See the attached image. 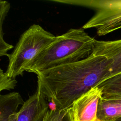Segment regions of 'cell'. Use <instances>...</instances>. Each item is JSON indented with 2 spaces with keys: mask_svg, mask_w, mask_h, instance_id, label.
Here are the masks:
<instances>
[{
  "mask_svg": "<svg viewBox=\"0 0 121 121\" xmlns=\"http://www.w3.org/2000/svg\"><path fill=\"white\" fill-rule=\"evenodd\" d=\"M110 74L108 60L93 52L79 61L38 73L37 89L53 107L67 109Z\"/></svg>",
  "mask_w": 121,
  "mask_h": 121,
  "instance_id": "cell-1",
  "label": "cell"
},
{
  "mask_svg": "<svg viewBox=\"0 0 121 121\" xmlns=\"http://www.w3.org/2000/svg\"><path fill=\"white\" fill-rule=\"evenodd\" d=\"M95 39L82 28H71L56 39L37 55L25 71L38 73L59 66L79 61L93 52Z\"/></svg>",
  "mask_w": 121,
  "mask_h": 121,
  "instance_id": "cell-2",
  "label": "cell"
},
{
  "mask_svg": "<svg viewBox=\"0 0 121 121\" xmlns=\"http://www.w3.org/2000/svg\"><path fill=\"white\" fill-rule=\"evenodd\" d=\"M56 36L37 24L31 26L20 36L13 51L8 55L7 77L22 75L27 65L56 39Z\"/></svg>",
  "mask_w": 121,
  "mask_h": 121,
  "instance_id": "cell-3",
  "label": "cell"
},
{
  "mask_svg": "<svg viewBox=\"0 0 121 121\" xmlns=\"http://www.w3.org/2000/svg\"><path fill=\"white\" fill-rule=\"evenodd\" d=\"M51 1L94 9L95 15L82 29L95 28L103 36L121 28V0H52Z\"/></svg>",
  "mask_w": 121,
  "mask_h": 121,
  "instance_id": "cell-4",
  "label": "cell"
},
{
  "mask_svg": "<svg viewBox=\"0 0 121 121\" xmlns=\"http://www.w3.org/2000/svg\"><path fill=\"white\" fill-rule=\"evenodd\" d=\"M102 96L101 89L96 86L77 99L70 107L73 121H96Z\"/></svg>",
  "mask_w": 121,
  "mask_h": 121,
  "instance_id": "cell-5",
  "label": "cell"
},
{
  "mask_svg": "<svg viewBox=\"0 0 121 121\" xmlns=\"http://www.w3.org/2000/svg\"><path fill=\"white\" fill-rule=\"evenodd\" d=\"M49 108V102L37 89L17 111L16 121H43Z\"/></svg>",
  "mask_w": 121,
  "mask_h": 121,
  "instance_id": "cell-6",
  "label": "cell"
},
{
  "mask_svg": "<svg viewBox=\"0 0 121 121\" xmlns=\"http://www.w3.org/2000/svg\"><path fill=\"white\" fill-rule=\"evenodd\" d=\"M93 52L105 57L109 61V78L121 73V39L106 41L95 40Z\"/></svg>",
  "mask_w": 121,
  "mask_h": 121,
  "instance_id": "cell-7",
  "label": "cell"
},
{
  "mask_svg": "<svg viewBox=\"0 0 121 121\" xmlns=\"http://www.w3.org/2000/svg\"><path fill=\"white\" fill-rule=\"evenodd\" d=\"M24 102L18 92L0 94V121H9L10 116L17 112L18 108Z\"/></svg>",
  "mask_w": 121,
  "mask_h": 121,
  "instance_id": "cell-8",
  "label": "cell"
},
{
  "mask_svg": "<svg viewBox=\"0 0 121 121\" xmlns=\"http://www.w3.org/2000/svg\"><path fill=\"white\" fill-rule=\"evenodd\" d=\"M121 117V104L104 98L99 101L96 121H114Z\"/></svg>",
  "mask_w": 121,
  "mask_h": 121,
  "instance_id": "cell-9",
  "label": "cell"
},
{
  "mask_svg": "<svg viewBox=\"0 0 121 121\" xmlns=\"http://www.w3.org/2000/svg\"><path fill=\"white\" fill-rule=\"evenodd\" d=\"M10 7L9 2L5 0H0V57L8 56L9 51L13 46L7 43L4 39L3 31V24Z\"/></svg>",
  "mask_w": 121,
  "mask_h": 121,
  "instance_id": "cell-10",
  "label": "cell"
},
{
  "mask_svg": "<svg viewBox=\"0 0 121 121\" xmlns=\"http://www.w3.org/2000/svg\"><path fill=\"white\" fill-rule=\"evenodd\" d=\"M103 95L121 94V73L111 77L97 86Z\"/></svg>",
  "mask_w": 121,
  "mask_h": 121,
  "instance_id": "cell-11",
  "label": "cell"
},
{
  "mask_svg": "<svg viewBox=\"0 0 121 121\" xmlns=\"http://www.w3.org/2000/svg\"><path fill=\"white\" fill-rule=\"evenodd\" d=\"M17 80L7 76L3 70L0 68V94L3 90L13 89L16 86Z\"/></svg>",
  "mask_w": 121,
  "mask_h": 121,
  "instance_id": "cell-12",
  "label": "cell"
},
{
  "mask_svg": "<svg viewBox=\"0 0 121 121\" xmlns=\"http://www.w3.org/2000/svg\"><path fill=\"white\" fill-rule=\"evenodd\" d=\"M68 109H60L52 107L47 112L43 121H61Z\"/></svg>",
  "mask_w": 121,
  "mask_h": 121,
  "instance_id": "cell-13",
  "label": "cell"
},
{
  "mask_svg": "<svg viewBox=\"0 0 121 121\" xmlns=\"http://www.w3.org/2000/svg\"><path fill=\"white\" fill-rule=\"evenodd\" d=\"M61 121H73L70 108L68 109L67 112Z\"/></svg>",
  "mask_w": 121,
  "mask_h": 121,
  "instance_id": "cell-14",
  "label": "cell"
},
{
  "mask_svg": "<svg viewBox=\"0 0 121 121\" xmlns=\"http://www.w3.org/2000/svg\"><path fill=\"white\" fill-rule=\"evenodd\" d=\"M17 112H16L13 114H12L9 118V121H17Z\"/></svg>",
  "mask_w": 121,
  "mask_h": 121,
  "instance_id": "cell-15",
  "label": "cell"
},
{
  "mask_svg": "<svg viewBox=\"0 0 121 121\" xmlns=\"http://www.w3.org/2000/svg\"><path fill=\"white\" fill-rule=\"evenodd\" d=\"M121 121V117H120V118H119L116 119V120L115 121Z\"/></svg>",
  "mask_w": 121,
  "mask_h": 121,
  "instance_id": "cell-16",
  "label": "cell"
}]
</instances>
